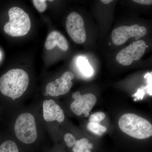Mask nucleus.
Here are the masks:
<instances>
[{
  "label": "nucleus",
  "mask_w": 152,
  "mask_h": 152,
  "mask_svg": "<svg viewBox=\"0 0 152 152\" xmlns=\"http://www.w3.org/2000/svg\"><path fill=\"white\" fill-rule=\"evenodd\" d=\"M29 82V76L26 71L20 69H11L0 78V91L15 100L23 94Z\"/></svg>",
  "instance_id": "nucleus-1"
},
{
  "label": "nucleus",
  "mask_w": 152,
  "mask_h": 152,
  "mask_svg": "<svg viewBox=\"0 0 152 152\" xmlns=\"http://www.w3.org/2000/svg\"><path fill=\"white\" fill-rule=\"evenodd\" d=\"M121 130L134 138L142 140L152 136V126L149 121L133 113L125 114L120 118Z\"/></svg>",
  "instance_id": "nucleus-2"
},
{
  "label": "nucleus",
  "mask_w": 152,
  "mask_h": 152,
  "mask_svg": "<svg viewBox=\"0 0 152 152\" xmlns=\"http://www.w3.org/2000/svg\"><path fill=\"white\" fill-rule=\"evenodd\" d=\"M10 20L4 26L7 34L12 37H22L26 35L31 28L28 15L23 9L13 7L8 12Z\"/></svg>",
  "instance_id": "nucleus-3"
},
{
  "label": "nucleus",
  "mask_w": 152,
  "mask_h": 152,
  "mask_svg": "<svg viewBox=\"0 0 152 152\" xmlns=\"http://www.w3.org/2000/svg\"><path fill=\"white\" fill-rule=\"evenodd\" d=\"M14 130L19 140L26 144L33 143L37 138L34 117L29 113L20 115L17 118Z\"/></svg>",
  "instance_id": "nucleus-4"
},
{
  "label": "nucleus",
  "mask_w": 152,
  "mask_h": 152,
  "mask_svg": "<svg viewBox=\"0 0 152 152\" xmlns=\"http://www.w3.org/2000/svg\"><path fill=\"white\" fill-rule=\"evenodd\" d=\"M146 48V44L143 40H140L133 42L132 44L118 53L116 59L123 66L130 65L134 61L140 59L145 53Z\"/></svg>",
  "instance_id": "nucleus-5"
},
{
  "label": "nucleus",
  "mask_w": 152,
  "mask_h": 152,
  "mask_svg": "<svg viewBox=\"0 0 152 152\" xmlns=\"http://www.w3.org/2000/svg\"><path fill=\"white\" fill-rule=\"evenodd\" d=\"M66 28L71 39L77 44L83 43L86 39L84 22L81 16L73 12L69 14L66 21Z\"/></svg>",
  "instance_id": "nucleus-6"
},
{
  "label": "nucleus",
  "mask_w": 152,
  "mask_h": 152,
  "mask_svg": "<svg viewBox=\"0 0 152 152\" xmlns=\"http://www.w3.org/2000/svg\"><path fill=\"white\" fill-rule=\"evenodd\" d=\"M147 32L145 27L137 24L121 26L113 31L112 34V41L115 45H121L124 44L129 38L144 37Z\"/></svg>",
  "instance_id": "nucleus-7"
},
{
  "label": "nucleus",
  "mask_w": 152,
  "mask_h": 152,
  "mask_svg": "<svg viewBox=\"0 0 152 152\" xmlns=\"http://www.w3.org/2000/svg\"><path fill=\"white\" fill-rule=\"evenodd\" d=\"M72 97L75 99L70 105L72 112L78 116L84 114L85 117L88 116L90 112L96 103V96L90 93L81 95L80 91H76L73 94Z\"/></svg>",
  "instance_id": "nucleus-8"
},
{
  "label": "nucleus",
  "mask_w": 152,
  "mask_h": 152,
  "mask_svg": "<svg viewBox=\"0 0 152 152\" xmlns=\"http://www.w3.org/2000/svg\"><path fill=\"white\" fill-rule=\"evenodd\" d=\"M74 78L73 74L69 71L66 72L59 78L48 84L46 92L50 96L54 97L65 94L72 87V80Z\"/></svg>",
  "instance_id": "nucleus-9"
},
{
  "label": "nucleus",
  "mask_w": 152,
  "mask_h": 152,
  "mask_svg": "<svg viewBox=\"0 0 152 152\" xmlns=\"http://www.w3.org/2000/svg\"><path fill=\"white\" fill-rule=\"evenodd\" d=\"M43 115L47 122L56 121L61 123L65 118L64 114L62 109L53 100H45L43 103Z\"/></svg>",
  "instance_id": "nucleus-10"
},
{
  "label": "nucleus",
  "mask_w": 152,
  "mask_h": 152,
  "mask_svg": "<svg viewBox=\"0 0 152 152\" xmlns=\"http://www.w3.org/2000/svg\"><path fill=\"white\" fill-rule=\"evenodd\" d=\"M56 45L64 51L69 49V43L65 37L58 31H53L48 36L45 48L48 50H51Z\"/></svg>",
  "instance_id": "nucleus-11"
},
{
  "label": "nucleus",
  "mask_w": 152,
  "mask_h": 152,
  "mask_svg": "<svg viewBox=\"0 0 152 152\" xmlns=\"http://www.w3.org/2000/svg\"><path fill=\"white\" fill-rule=\"evenodd\" d=\"M77 65L80 70L84 75L89 77L92 75L93 69L90 66L88 60L83 57H80L77 60Z\"/></svg>",
  "instance_id": "nucleus-12"
},
{
  "label": "nucleus",
  "mask_w": 152,
  "mask_h": 152,
  "mask_svg": "<svg viewBox=\"0 0 152 152\" xmlns=\"http://www.w3.org/2000/svg\"><path fill=\"white\" fill-rule=\"evenodd\" d=\"M88 143V140L86 138L77 141L73 148V151L74 152H91L87 147Z\"/></svg>",
  "instance_id": "nucleus-13"
},
{
  "label": "nucleus",
  "mask_w": 152,
  "mask_h": 152,
  "mask_svg": "<svg viewBox=\"0 0 152 152\" xmlns=\"http://www.w3.org/2000/svg\"><path fill=\"white\" fill-rule=\"evenodd\" d=\"M0 152H19L17 144L12 140H8L0 145Z\"/></svg>",
  "instance_id": "nucleus-14"
},
{
  "label": "nucleus",
  "mask_w": 152,
  "mask_h": 152,
  "mask_svg": "<svg viewBox=\"0 0 152 152\" xmlns=\"http://www.w3.org/2000/svg\"><path fill=\"white\" fill-rule=\"evenodd\" d=\"M87 128L89 130L99 135H102L103 133L107 130V128L105 126L96 123H89L87 126Z\"/></svg>",
  "instance_id": "nucleus-15"
},
{
  "label": "nucleus",
  "mask_w": 152,
  "mask_h": 152,
  "mask_svg": "<svg viewBox=\"0 0 152 152\" xmlns=\"http://www.w3.org/2000/svg\"><path fill=\"white\" fill-rule=\"evenodd\" d=\"M105 114L102 112H97L90 116L89 121V122H94L100 124L102 121L105 118Z\"/></svg>",
  "instance_id": "nucleus-16"
},
{
  "label": "nucleus",
  "mask_w": 152,
  "mask_h": 152,
  "mask_svg": "<svg viewBox=\"0 0 152 152\" xmlns=\"http://www.w3.org/2000/svg\"><path fill=\"white\" fill-rule=\"evenodd\" d=\"M32 1L36 8L40 12L46 10L47 4L45 0H34Z\"/></svg>",
  "instance_id": "nucleus-17"
},
{
  "label": "nucleus",
  "mask_w": 152,
  "mask_h": 152,
  "mask_svg": "<svg viewBox=\"0 0 152 152\" xmlns=\"http://www.w3.org/2000/svg\"><path fill=\"white\" fill-rule=\"evenodd\" d=\"M64 140L68 146L70 148L74 146L77 141L75 137L70 133H68L65 135Z\"/></svg>",
  "instance_id": "nucleus-18"
},
{
  "label": "nucleus",
  "mask_w": 152,
  "mask_h": 152,
  "mask_svg": "<svg viewBox=\"0 0 152 152\" xmlns=\"http://www.w3.org/2000/svg\"><path fill=\"white\" fill-rule=\"evenodd\" d=\"M144 95V92L143 90L139 89L137 93L135 94L134 96H135L136 99H135L136 101V99L140 100L142 99Z\"/></svg>",
  "instance_id": "nucleus-19"
},
{
  "label": "nucleus",
  "mask_w": 152,
  "mask_h": 152,
  "mask_svg": "<svg viewBox=\"0 0 152 152\" xmlns=\"http://www.w3.org/2000/svg\"><path fill=\"white\" fill-rule=\"evenodd\" d=\"M133 1L138 4H141L146 5H149L152 4V1L151 0H134Z\"/></svg>",
  "instance_id": "nucleus-20"
},
{
  "label": "nucleus",
  "mask_w": 152,
  "mask_h": 152,
  "mask_svg": "<svg viewBox=\"0 0 152 152\" xmlns=\"http://www.w3.org/2000/svg\"><path fill=\"white\" fill-rule=\"evenodd\" d=\"M101 1L104 4H110V3L112 2L113 1V0H102Z\"/></svg>",
  "instance_id": "nucleus-21"
},
{
  "label": "nucleus",
  "mask_w": 152,
  "mask_h": 152,
  "mask_svg": "<svg viewBox=\"0 0 152 152\" xmlns=\"http://www.w3.org/2000/svg\"><path fill=\"white\" fill-rule=\"evenodd\" d=\"M87 147L89 149H92L93 148V145L91 143H88L87 144Z\"/></svg>",
  "instance_id": "nucleus-22"
},
{
  "label": "nucleus",
  "mask_w": 152,
  "mask_h": 152,
  "mask_svg": "<svg viewBox=\"0 0 152 152\" xmlns=\"http://www.w3.org/2000/svg\"><path fill=\"white\" fill-rule=\"evenodd\" d=\"M44 95H45V96H48L49 95L48 94V93H47L46 92L45 93V94H44Z\"/></svg>",
  "instance_id": "nucleus-23"
},
{
  "label": "nucleus",
  "mask_w": 152,
  "mask_h": 152,
  "mask_svg": "<svg viewBox=\"0 0 152 152\" xmlns=\"http://www.w3.org/2000/svg\"><path fill=\"white\" fill-rule=\"evenodd\" d=\"M1 53H0V58H1Z\"/></svg>",
  "instance_id": "nucleus-24"
}]
</instances>
